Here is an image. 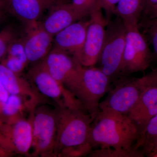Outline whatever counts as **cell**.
<instances>
[{"label":"cell","mask_w":157,"mask_h":157,"mask_svg":"<svg viewBox=\"0 0 157 157\" xmlns=\"http://www.w3.org/2000/svg\"><path fill=\"white\" fill-rule=\"evenodd\" d=\"M157 82V68L145 76L138 78L122 77L114 82L99 108L128 114L144 90Z\"/></svg>","instance_id":"cell-4"},{"label":"cell","mask_w":157,"mask_h":157,"mask_svg":"<svg viewBox=\"0 0 157 157\" xmlns=\"http://www.w3.org/2000/svg\"><path fill=\"white\" fill-rule=\"evenodd\" d=\"M156 114L157 82L144 91L127 115L137 125L140 130V136L148 122Z\"/></svg>","instance_id":"cell-15"},{"label":"cell","mask_w":157,"mask_h":157,"mask_svg":"<svg viewBox=\"0 0 157 157\" xmlns=\"http://www.w3.org/2000/svg\"><path fill=\"white\" fill-rule=\"evenodd\" d=\"M50 103L48 101L40 103L32 112L31 155L34 157H55L57 106Z\"/></svg>","instance_id":"cell-3"},{"label":"cell","mask_w":157,"mask_h":157,"mask_svg":"<svg viewBox=\"0 0 157 157\" xmlns=\"http://www.w3.org/2000/svg\"><path fill=\"white\" fill-rule=\"evenodd\" d=\"M144 156L140 151H128L116 149L107 148H96L92 151L88 157H140Z\"/></svg>","instance_id":"cell-21"},{"label":"cell","mask_w":157,"mask_h":157,"mask_svg":"<svg viewBox=\"0 0 157 157\" xmlns=\"http://www.w3.org/2000/svg\"><path fill=\"white\" fill-rule=\"evenodd\" d=\"M32 113L28 117H25L12 121L9 129L13 150L16 154L31 155L33 143Z\"/></svg>","instance_id":"cell-16"},{"label":"cell","mask_w":157,"mask_h":157,"mask_svg":"<svg viewBox=\"0 0 157 157\" xmlns=\"http://www.w3.org/2000/svg\"><path fill=\"white\" fill-rule=\"evenodd\" d=\"M136 149L144 155L152 157L157 150V114L148 122L137 141Z\"/></svg>","instance_id":"cell-19"},{"label":"cell","mask_w":157,"mask_h":157,"mask_svg":"<svg viewBox=\"0 0 157 157\" xmlns=\"http://www.w3.org/2000/svg\"><path fill=\"white\" fill-rule=\"evenodd\" d=\"M126 28V42L118 79L144 71L152 62V53L146 38L139 31V26Z\"/></svg>","instance_id":"cell-7"},{"label":"cell","mask_w":157,"mask_h":157,"mask_svg":"<svg viewBox=\"0 0 157 157\" xmlns=\"http://www.w3.org/2000/svg\"><path fill=\"white\" fill-rule=\"evenodd\" d=\"M84 17L70 1H66L49 10L48 15L41 24L43 28L54 37L60 31Z\"/></svg>","instance_id":"cell-14"},{"label":"cell","mask_w":157,"mask_h":157,"mask_svg":"<svg viewBox=\"0 0 157 157\" xmlns=\"http://www.w3.org/2000/svg\"><path fill=\"white\" fill-rule=\"evenodd\" d=\"M19 36L18 32L12 25L6 26L0 31V60L6 55L11 43Z\"/></svg>","instance_id":"cell-22"},{"label":"cell","mask_w":157,"mask_h":157,"mask_svg":"<svg viewBox=\"0 0 157 157\" xmlns=\"http://www.w3.org/2000/svg\"><path fill=\"white\" fill-rule=\"evenodd\" d=\"M89 24V19H81L60 31L54 36L52 48L66 52L78 61L84 45Z\"/></svg>","instance_id":"cell-12"},{"label":"cell","mask_w":157,"mask_h":157,"mask_svg":"<svg viewBox=\"0 0 157 157\" xmlns=\"http://www.w3.org/2000/svg\"><path fill=\"white\" fill-rule=\"evenodd\" d=\"M109 77L98 68L82 67L78 80L68 90L79 101L93 120L100 111L101 98L111 89Z\"/></svg>","instance_id":"cell-5"},{"label":"cell","mask_w":157,"mask_h":157,"mask_svg":"<svg viewBox=\"0 0 157 157\" xmlns=\"http://www.w3.org/2000/svg\"><path fill=\"white\" fill-rule=\"evenodd\" d=\"M2 60V62L1 63L3 64L12 72L19 75L28 65L19 59L8 56H6Z\"/></svg>","instance_id":"cell-25"},{"label":"cell","mask_w":157,"mask_h":157,"mask_svg":"<svg viewBox=\"0 0 157 157\" xmlns=\"http://www.w3.org/2000/svg\"><path fill=\"white\" fill-rule=\"evenodd\" d=\"M152 157H157V150L156 151H155V152L152 156Z\"/></svg>","instance_id":"cell-30"},{"label":"cell","mask_w":157,"mask_h":157,"mask_svg":"<svg viewBox=\"0 0 157 157\" xmlns=\"http://www.w3.org/2000/svg\"><path fill=\"white\" fill-rule=\"evenodd\" d=\"M39 63L67 90L77 81L82 67L73 56L54 48Z\"/></svg>","instance_id":"cell-10"},{"label":"cell","mask_w":157,"mask_h":157,"mask_svg":"<svg viewBox=\"0 0 157 157\" xmlns=\"http://www.w3.org/2000/svg\"><path fill=\"white\" fill-rule=\"evenodd\" d=\"M7 12L6 0H0V19L2 18L4 14Z\"/></svg>","instance_id":"cell-29"},{"label":"cell","mask_w":157,"mask_h":157,"mask_svg":"<svg viewBox=\"0 0 157 157\" xmlns=\"http://www.w3.org/2000/svg\"><path fill=\"white\" fill-rule=\"evenodd\" d=\"M22 36L29 63L36 64L39 63L52 49L54 37L43 28L40 21L25 25Z\"/></svg>","instance_id":"cell-11"},{"label":"cell","mask_w":157,"mask_h":157,"mask_svg":"<svg viewBox=\"0 0 157 157\" xmlns=\"http://www.w3.org/2000/svg\"><path fill=\"white\" fill-rule=\"evenodd\" d=\"M29 80L39 94L50 100L59 107H65L79 101L59 81L53 78L40 63L29 70Z\"/></svg>","instance_id":"cell-8"},{"label":"cell","mask_w":157,"mask_h":157,"mask_svg":"<svg viewBox=\"0 0 157 157\" xmlns=\"http://www.w3.org/2000/svg\"><path fill=\"white\" fill-rule=\"evenodd\" d=\"M0 20H1V19H0Z\"/></svg>","instance_id":"cell-31"},{"label":"cell","mask_w":157,"mask_h":157,"mask_svg":"<svg viewBox=\"0 0 157 157\" xmlns=\"http://www.w3.org/2000/svg\"><path fill=\"white\" fill-rule=\"evenodd\" d=\"M157 0H144V8L142 15L147 12L153 6L156 4ZM141 15V16H142Z\"/></svg>","instance_id":"cell-28"},{"label":"cell","mask_w":157,"mask_h":157,"mask_svg":"<svg viewBox=\"0 0 157 157\" xmlns=\"http://www.w3.org/2000/svg\"><path fill=\"white\" fill-rule=\"evenodd\" d=\"M69 0H6L7 12L25 25L39 21L46 11L62 2Z\"/></svg>","instance_id":"cell-13"},{"label":"cell","mask_w":157,"mask_h":157,"mask_svg":"<svg viewBox=\"0 0 157 157\" xmlns=\"http://www.w3.org/2000/svg\"><path fill=\"white\" fill-rule=\"evenodd\" d=\"M93 121L89 113L79 102L65 107L57 106L55 157H58L65 148L87 142Z\"/></svg>","instance_id":"cell-2"},{"label":"cell","mask_w":157,"mask_h":157,"mask_svg":"<svg viewBox=\"0 0 157 157\" xmlns=\"http://www.w3.org/2000/svg\"><path fill=\"white\" fill-rule=\"evenodd\" d=\"M119 0H99L98 3L102 10L105 12V19L107 23L112 19L115 15L116 8Z\"/></svg>","instance_id":"cell-26"},{"label":"cell","mask_w":157,"mask_h":157,"mask_svg":"<svg viewBox=\"0 0 157 157\" xmlns=\"http://www.w3.org/2000/svg\"><path fill=\"white\" fill-rule=\"evenodd\" d=\"M0 81L10 94L17 95L37 101H47L37 92L29 81L0 63Z\"/></svg>","instance_id":"cell-17"},{"label":"cell","mask_w":157,"mask_h":157,"mask_svg":"<svg viewBox=\"0 0 157 157\" xmlns=\"http://www.w3.org/2000/svg\"><path fill=\"white\" fill-rule=\"evenodd\" d=\"M75 9L85 17L89 16L98 6L99 0H69Z\"/></svg>","instance_id":"cell-24"},{"label":"cell","mask_w":157,"mask_h":157,"mask_svg":"<svg viewBox=\"0 0 157 157\" xmlns=\"http://www.w3.org/2000/svg\"><path fill=\"white\" fill-rule=\"evenodd\" d=\"M138 26L144 29V32L152 45L153 52L152 53V61L155 60L157 62V18L141 19Z\"/></svg>","instance_id":"cell-20"},{"label":"cell","mask_w":157,"mask_h":157,"mask_svg":"<svg viewBox=\"0 0 157 157\" xmlns=\"http://www.w3.org/2000/svg\"><path fill=\"white\" fill-rule=\"evenodd\" d=\"M140 136L139 128L127 114L102 109L92 122L87 142L93 149L140 151L136 149Z\"/></svg>","instance_id":"cell-1"},{"label":"cell","mask_w":157,"mask_h":157,"mask_svg":"<svg viewBox=\"0 0 157 157\" xmlns=\"http://www.w3.org/2000/svg\"><path fill=\"white\" fill-rule=\"evenodd\" d=\"M93 149L87 142L83 144L70 147L63 150L58 157H81L88 155Z\"/></svg>","instance_id":"cell-23"},{"label":"cell","mask_w":157,"mask_h":157,"mask_svg":"<svg viewBox=\"0 0 157 157\" xmlns=\"http://www.w3.org/2000/svg\"><path fill=\"white\" fill-rule=\"evenodd\" d=\"M127 29L122 20L116 16L107 23L99 68L113 83L119 78L126 42ZM97 63V64H98Z\"/></svg>","instance_id":"cell-6"},{"label":"cell","mask_w":157,"mask_h":157,"mask_svg":"<svg viewBox=\"0 0 157 157\" xmlns=\"http://www.w3.org/2000/svg\"><path fill=\"white\" fill-rule=\"evenodd\" d=\"M85 41L78 61L83 67H93L98 63L103 48L107 21L98 4L90 14Z\"/></svg>","instance_id":"cell-9"},{"label":"cell","mask_w":157,"mask_h":157,"mask_svg":"<svg viewBox=\"0 0 157 157\" xmlns=\"http://www.w3.org/2000/svg\"><path fill=\"white\" fill-rule=\"evenodd\" d=\"M9 95H10V94L0 81V104L1 106L2 104L6 103L8 100Z\"/></svg>","instance_id":"cell-27"},{"label":"cell","mask_w":157,"mask_h":157,"mask_svg":"<svg viewBox=\"0 0 157 157\" xmlns=\"http://www.w3.org/2000/svg\"><path fill=\"white\" fill-rule=\"evenodd\" d=\"M144 0H119L115 16L122 20L126 27L138 26L143 12Z\"/></svg>","instance_id":"cell-18"}]
</instances>
